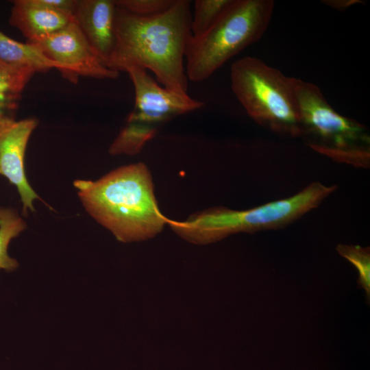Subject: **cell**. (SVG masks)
<instances>
[{"label":"cell","instance_id":"ba28073f","mask_svg":"<svg viewBox=\"0 0 370 370\" xmlns=\"http://www.w3.org/2000/svg\"><path fill=\"white\" fill-rule=\"evenodd\" d=\"M134 87V106L127 121H137L158 127L171 119L202 108L204 103L160 86L140 68L126 71Z\"/></svg>","mask_w":370,"mask_h":370},{"label":"cell","instance_id":"8fae6325","mask_svg":"<svg viewBox=\"0 0 370 370\" xmlns=\"http://www.w3.org/2000/svg\"><path fill=\"white\" fill-rule=\"evenodd\" d=\"M73 20L72 13L51 8L42 0H15L9 23L31 42L61 30Z\"/></svg>","mask_w":370,"mask_h":370},{"label":"cell","instance_id":"7c38bea8","mask_svg":"<svg viewBox=\"0 0 370 370\" xmlns=\"http://www.w3.org/2000/svg\"><path fill=\"white\" fill-rule=\"evenodd\" d=\"M0 60L14 68L45 73L58 66L47 58L36 47L12 39L0 32Z\"/></svg>","mask_w":370,"mask_h":370},{"label":"cell","instance_id":"8992f818","mask_svg":"<svg viewBox=\"0 0 370 370\" xmlns=\"http://www.w3.org/2000/svg\"><path fill=\"white\" fill-rule=\"evenodd\" d=\"M230 78L232 92L256 123L279 135L300 138L292 77L258 58L245 56L232 64Z\"/></svg>","mask_w":370,"mask_h":370},{"label":"cell","instance_id":"52a82bcc","mask_svg":"<svg viewBox=\"0 0 370 370\" xmlns=\"http://www.w3.org/2000/svg\"><path fill=\"white\" fill-rule=\"evenodd\" d=\"M27 43L54 62L62 77L72 83H77L81 76L113 79L119 75L104 64L74 20L45 38Z\"/></svg>","mask_w":370,"mask_h":370},{"label":"cell","instance_id":"7a4b0ae2","mask_svg":"<svg viewBox=\"0 0 370 370\" xmlns=\"http://www.w3.org/2000/svg\"><path fill=\"white\" fill-rule=\"evenodd\" d=\"M84 208L121 242L146 240L169 219L160 212L151 174L143 162L119 167L96 181L73 183Z\"/></svg>","mask_w":370,"mask_h":370},{"label":"cell","instance_id":"2e32d148","mask_svg":"<svg viewBox=\"0 0 370 370\" xmlns=\"http://www.w3.org/2000/svg\"><path fill=\"white\" fill-rule=\"evenodd\" d=\"M234 0H196L191 19L193 37L206 32L220 18Z\"/></svg>","mask_w":370,"mask_h":370},{"label":"cell","instance_id":"4fadbf2b","mask_svg":"<svg viewBox=\"0 0 370 370\" xmlns=\"http://www.w3.org/2000/svg\"><path fill=\"white\" fill-rule=\"evenodd\" d=\"M34 74L0 60V111L8 113L18 108L22 93Z\"/></svg>","mask_w":370,"mask_h":370},{"label":"cell","instance_id":"d6986e66","mask_svg":"<svg viewBox=\"0 0 370 370\" xmlns=\"http://www.w3.org/2000/svg\"><path fill=\"white\" fill-rule=\"evenodd\" d=\"M323 2L334 9L344 10L354 4L361 3L362 1L359 0H327Z\"/></svg>","mask_w":370,"mask_h":370},{"label":"cell","instance_id":"30bf717a","mask_svg":"<svg viewBox=\"0 0 370 370\" xmlns=\"http://www.w3.org/2000/svg\"><path fill=\"white\" fill-rule=\"evenodd\" d=\"M116 12L112 0H76L73 12L74 21L106 66L116 44Z\"/></svg>","mask_w":370,"mask_h":370},{"label":"cell","instance_id":"ac0fdd59","mask_svg":"<svg viewBox=\"0 0 370 370\" xmlns=\"http://www.w3.org/2000/svg\"><path fill=\"white\" fill-rule=\"evenodd\" d=\"M176 0H116L115 5L139 16H151L162 13L175 3Z\"/></svg>","mask_w":370,"mask_h":370},{"label":"cell","instance_id":"6da1fadb","mask_svg":"<svg viewBox=\"0 0 370 370\" xmlns=\"http://www.w3.org/2000/svg\"><path fill=\"white\" fill-rule=\"evenodd\" d=\"M190 3L176 0L166 11L139 16L116 6V44L107 67L119 73L130 68L151 71L164 87L188 95L184 58L191 33Z\"/></svg>","mask_w":370,"mask_h":370},{"label":"cell","instance_id":"9c48e42d","mask_svg":"<svg viewBox=\"0 0 370 370\" xmlns=\"http://www.w3.org/2000/svg\"><path fill=\"white\" fill-rule=\"evenodd\" d=\"M37 125L36 119L16 121L8 112L0 111V175L16 187L23 204V214L25 216L28 210L35 211L34 199L47 205L29 185L25 170L27 143Z\"/></svg>","mask_w":370,"mask_h":370},{"label":"cell","instance_id":"5bb4252c","mask_svg":"<svg viewBox=\"0 0 370 370\" xmlns=\"http://www.w3.org/2000/svg\"><path fill=\"white\" fill-rule=\"evenodd\" d=\"M158 127L137 121H127L109 148L112 155H135L140 152L147 142L152 139Z\"/></svg>","mask_w":370,"mask_h":370},{"label":"cell","instance_id":"277c9868","mask_svg":"<svg viewBox=\"0 0 370 370\" xmlns=\"http://www.w3.org/2000/svg\"><path fill=\"white\" fill-rule=\"evenodd\" d=\"M274 6L273 0H234L206 32L190 38L185 52L188 79L195 82L208 79L258 41L270 24Z\"/></svg>","mask_w":370,"mask_h":370},{"label":"cell","instance_id":"3957f363","mask_svg":"<svg viewBox=\"0 0 370 370\" xmlns=\"http://www.w3.org/2000/svg\"><path fill=\"white\" fill-rule=\"evenodd\" d=\"M337 188L315 182L297 194L243 210L218 206L190 215L183 221L169 219L168 225L184 238L208 243L238 232L283 227L318 206Z\"/></svg>","mask_w":370,"mask_h":370},{"label":"cell","instance_id":"e0dca14e","mask_svg":"<svg viewBox=\"0 0 370 370\" xmlns=\"http://www.w3.org/2000/svg\"><path fill=\"white\" fill-rule=\"evenodd\" d=\"M336 249L339 254L348 260L359 273L358 283L369 297L370 292V252L369 248L359 245L339 244Z\"/></svg>","mask_w":370,"mask_h":370},{"label":"cell","instance_id":"5b68a950","mask_svg":"<svg viewBox=\"0 0 370 370\" xmlns=\"http://www.w3.org/2000/svg\"><path fill=\"white\" fill-rule=\"evenodd\" d=\"M301 136L314 151L358 168L370 164V135L361 123L336 112L315 84L292 77Z\"/></svg>","mask_w":370,"mask_h":370},{"label":"cell","instance_id":"9a60e30c","mask_svg":"<svg viewBox=\"0 0 370 370\" xmlns=\"http://www.w3.org/2000/svg\"><path fill=\"white\" fill-rule=\"evenodd\" d=\"M25 222L12 208H0V269L11 272L18 267L17 260L8 253L12 239L25 229Z\"/></svg>","mask_w":370,"mask_h":370}]
</instances>
